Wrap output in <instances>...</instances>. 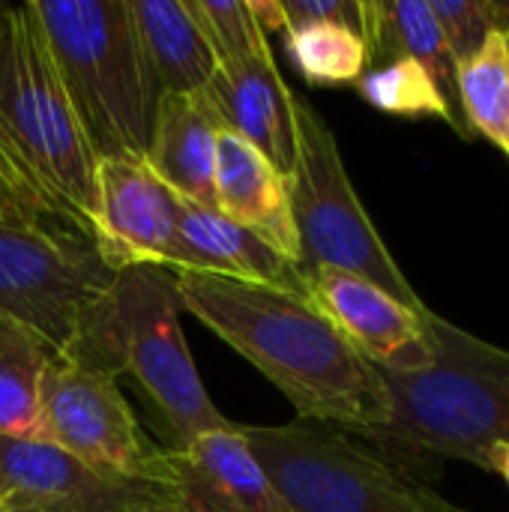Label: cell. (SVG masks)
<instances>
[{"label":"cell","mask_w":509,"mask_h":512,"mask_svg":"<svg viewBox=\"0 0 509 512\" xmlns=\"http://www.w3.org/2000/svg\"><path fill=\"white\" fill-rule=\"evenodd\" d=\"M453 48L459 69L471 63L492 33H509V3L504 0H429Z\"/></svg>","instance_id":"cell-25"},{"label":"cell","mask_w":509,"mask_h":512,"mask_svg":"<svg viewBox=\"0 0 509 512\" xmlns=\"http://www.w3.org/2000/svg\"><path fill=\"white\" fill-rule=\"evenodd\" d=\"M219 129L240 135L282 174L294 162V90L285 84L273 51L219 63L210 84L195 93Z\"/></svg>","instance_id":"cell-14"},{"label":"cell","mask_w":509,"mask_h":512,"mask_svg":"<svg viewBox=\"0 0 509 512\" xmlns=\"http://www.w3.org/2000/svg\"><path fill=\"white\" fill-rule=\"evenodd\" d=\"M0 141L54 213L90 237L96 153L66 96L33 0H0Z\"/></svg>","instance_id":"cell-5"},{"label":"cell","mask_w":509,"mask_h":512,"mask_svg":"<svg viewBox=\"0 0 509 512\" xmlns=\"http://www.w3.org/2000/svg\"><path fill=\"white\" fill-rule=\"evenodd\" d=\"M114 273L69 222L0 219V315L30 327L54 354H72Z\"/></svg>","instance_id":"cell-8"},{"label":"cell","mask_w":509,"mask_h":512,"mask_svg":"<svg viewBox=\"0 0 509 512\" xmlns=\"http://www.w3.org/2000/svg\"><path fill=\"white\" fill-rule=\"evenodd\" d=\"M54 351L21 321L0 315V438L39 441L42 378Z\"/></svg>","instance_id":"cell-20"},{"label":"cell","mask_w":509,"mask_h":512,"mask_svg":"<svg viewBox=\"0 0 509 512\" xmlns=\"http://www.w3.org/2000/svg\"><path fill=\"white\" fill-rule=\"evenodd\" d=\"M0 512H48L45 507L21 498V495H0Z\"/></svg>","instance_id":"cell-29"},{"label":"cell","mask_w":509,"mask_h":512,"mask_svg":"<svg viewBox=\"0 0 509 512\" xmlns=\"http://www.w3.org/2000/svg\"><path fill=\"white\" fill-rule=\"evenodd\" d=\"M285 51L303 81L315 87L357 84L369 69L366 42L336 24H309L285 30Z\"/></svg>","instance_id":"cell-22"},{"label":"cell","mask_w":509,"mask_h":512,"mask_svg":"<svg viewBox=\"0 0 509 512\" xmlns=\"http://www.w3.org/2000/svg\"><path fill=\"white\" fill-rule=\"evenodd\" d=\"M459 99L474 138L492 141L509 159V48L492 33L480 54L459 69Z\"/></svg>","instance_id":"cell-21"},{"label":"cell","mask_w":509,"mask_h":512,"mask_svg":"<svg viewBox=\"0 0 509 512\" xmlns=\"http://www.w3.org/2000/svg\"><path fill=\"white\" fill-rule=\"evenodd\" d=\"M369 66H381L396 57L417 60L438 84L444 102L453 111L456 135L477 141L459 99V63L432 12L429 0H369Z\"/></svg>","instance_id":"cell-17"},{"label":"cell","mask_w":509,"mask_h":512,"mask_svg":"<svg viewBox=\"0 0 509 512\" xmlns=\"http://www.w3.org/2000/svg\"><path fill=\"white\" fill-rule=\"evenodd\" d=\"M213 207L300 264L288 174H282L249 141L225 129H219L216 138Z\"/></svg>","instance_id":"cell-16"},{"label":"cell","mask_w":509,"mask_h":512,"mask_svg":"<svg viewBox=\"0 0 509 512\" xmlns=\"http://www.w3.org/2000/svg\"><path fill=\"white\" fill-rule=\"evenodd\" d=\"M189 6L219 63L246 60L270 48L252 0H189Z\"/></svg>","instance_id":"cell-24"},{"label":"cell","mask_w":509,"mask_h":512,"mask_svg":"<svg viewBox=\"0 0 509 512\" xmlns=\"http://www.w3.org/2000/svg\"><path fill=\"white\" fill-rule=\"evenodd\" d=\"M489 474H498L509 486V441L492 447V453H489Z\"/></svg>","instance_id":"cell-28"},{"label":"cell","mask_w":509,"mask_h":512,"mask_svg":"<svg viewBox=\"0 0 509 512\" xmlns=\"http://www.w3.org/2000/svg\"><path fill=\"white\" fill-rule=\"evenodd\" d=\"M288 198L300 246V270L333 267L354 273L399 303L426 312L393 252L372 225L339 150V141L321 111L294 93V162L288 171Z\"/></svg>","instance_id":"cell-7"},{"label":"cell","mask_w":509,"mask_h":512,"mask_svg":"<svg viewBox=\"0 0 509 512\" xmlns=\"http://www.w3.org/2000/svg\"><path fill=\"white\" fill-rule=\"evenodd\" d=\"M0 495H21L48 512H168L171 483H126L96 474L48 441L0 438Z\"/></svg>","instance_id":"cell-11"},{"label":"cell","mask_w":509,"mask_h":512,"mask_svg":"<svg viewBox=\"0 0 509 512\" xmlns=\"http://www.w3.org/2000/svg\"><path fill=\"white\" fill-rule=\"evenodd\" d=\"M39 441L81 465L126 483H162L165 447L150 444L117 387V375L66 354H54L39 396Z\"/></svg>","instance_id":"cell-9"},{"label":"cell","mask_w":509,"mask_h":512,"mask_svg":"<svg viewBox=\"0 0 509 512\" xmlns=\"http://www.w3.org/2000/svg\"><path fill=\"white\" fill-rule=\"evenodd\" d=\"M33 9L96 159L144 156L162 90L132 0H33Z\"/></svg>","instance_id":"cell-4"},{"label":"cell","mask_w":509,"mask_h":512,"mask_svg":"<svg viewBox=\"0 0 509 512\" xmlns=\"http://www.w3.org/2000/svg\"><path fill=\"white\" fill-rule=\"evenodd\" d=\"M432 363L417 372H381L390 420L360 432L378 456L417 483L432 486L441 462L489 471L495 444L509 441V351L453 321L423 315Z\"/></svg>","instance_id":"cell-2"},{"label":"cell","mask_w":509,"mask_h":512,"mask_svg":"<svg viewBox=\"0 0 509 512\" xmlns=\"http://www.w3.org/2000/svg\"><path fill=\"white\" fill-rule=\"evenodd\" d=\"M180 309L249 360L297 411V420L348 435L381 429L390 396L375 369L309 300L270 285L210 273H174Z\"/></svg>","instance_id":"cell-1"},{"label":"cell","mask_w":509,"mask_h":512,"mask_svg":"<svg viewBox=\"0 0 509 512\" xmlns=\"http://www.w3.org/2000/svg\"><path fill=\"white\" fill-rule=\"evenodd\" d=\"M180 312L174 270H117L111 288L87 315L78 348L66 354L117 378L129 375L168 426L171 447L231 426L201 384Z\"/></svg>","instance_id":"cell-3"},{"label":"cell","mask_w":509,"mask_h":512,"mask_svg":"<svg viewBox=\"0 0 509 512\" xmlns=\"http://www.w3.org/2000/svg\"><path fill=\"white\" fill-rule=\"evenodd\" d=\"M309 300L381 372H417L432 363L423 315L384 288L333 267L306 270Z\"/></svg>","instance_id":"cell-12"},{"label":"cell","mask_w":509,"mask_h":512,"mask_svg":"<svg viewBox=\"0 0 509 512\" xmlns=\"http://www.w3.org/2000/svg\"><path fill=\"white\" fill-rule=\"evenodd\" d=\"M0 216L15 222H66L27 180V174L9 156L3 141H0Z\"/></svg>","instance_id":"cell-27"},{"label":"cell","mask_w":509,"mask_h":512,"mask_svg":"<svg viewBox=\"0 0 509 512\" xmlns=\"http://www.w3.org/2000/svg\"><path fill=\"white\" fill-rule=\"evenodd\" d=\"M165 474L174 498L168 512H288L234 423L165 447Z\"/></svg>","instance_id":"cell-13"},{"label":"cell","mask_w":509,"mask_h":512,"mask_svg":"<svg viewBox=\"0 0 509 512\" xmlns=\"http://www.w3.org/2000/svg\"><path fill=\"white\" fill-rule=\"evenodd\" d=\"M168 270L174 273H210L237 282L270 285L294 294L306 291V273L297 261L282 255L255 231L231 222L216 207L183 201L177 243Z\"/></svg>","instance_id":"cell-15"},{"label":"cell","mask_w":509,"mask_h":512,"mask_svg":"<svg viewBox=\"0 0 509 512\" xmlns=\"http://www.w3.org/2000/svg\"><path fill=\"white\" fill-rule=\"evenodd\" d=\"M240 432L288 512H471L336 426L291 420Z\"/></svg>","instance_id":"cell-6"},{"label":"cell","mask_w":509,"mask_h":512,"mask_svg":"<svg viewBox=\"0 0 509 512\" xmlns=\"http://www.w3.org/2000/svg\"><path fill=\"white\" fill-rule=\"evenodd\" d=\"M0 219H3V216H0Z\"/></svg>","instance_id":"cell-31"},{"label":"cell","mask_w":509,"mask_h":512,"mask_svg":"<svg viewBox=\"0 0 509 512\" xmlns=\"http://www.w3.org/2000/svg\"><path fill=\"white\" fill-rule=\"evenodd\" d=\"M183 198L144 156L96 159L90 237L111 270L165 267L177 243Z\"/></svg>","instance_id":"cell-10"},{"label":"cell","mask_w":509,"mask_h":512,"mask_svg":"<svg viewBox=\"0 0 509 512\" xmlns=\"http://www.w3.org/2000/svg\"><path fill=\"white\" fill-rule=\"evenodd\" d=\"M132 15L162 96L201 93L219 60L189 0H132Z\"/></svg>","instance_id":"cell-19"},{"label":"cell","mask_w":509,"mask_h":512,"mask_svg":"<svg viewBox=\"0 0 509 512\" xmlns=\"http://www.w3.org/2000/svg\"><path fill=\"white\" fill-rule=\"evenodd\" d=\"M507 48H509V33H507Z\"/></svg>","instance_id":"cell-30"},{"label":"cell","mask_w":509,"mask_h":512,"mask_svg":"<svg viewBox=\"0 0 509 512\" xmlns=\"http://www.w3.org/2000/svg\"><path fill=\"white\" fill-rule=\"evenodd\" d=\"M282 33L309 24H336L354 30L363 42L369 36V0H279Z\"/></svg>","instance_id":"cell-26"},{"label":"cell","mask_w":509,"mask_h":512,"mask_svg":"<svg viewBox=\"0 0 509 512\" xmlns=\"http://www.w3.org/2000/svg\"><path fill=\"white\" fill-rule=\"evenodd\" d=\"M219 126L198 96H162L147 144V165L183 201L213 207Z\"/></svg>","instance_id":"cell-18"},{"label":"cell","mask_w":509,"mask_h":512,"mask_svg":"<svg viewBox=\"0 0 509 512\" xmlns=\"http://www.w3.org/2000/svg\"><path fill=\"white\" fill-rule=\"evenodd\" d=\"M354 87L372 108L384 114L408 117V120L435 117V120H444L450 129H456L453 111L444 102L438 84L411 57H396L381 66H369Z\"/></svg>","instance_id":"cell-23"}]
</instances>
